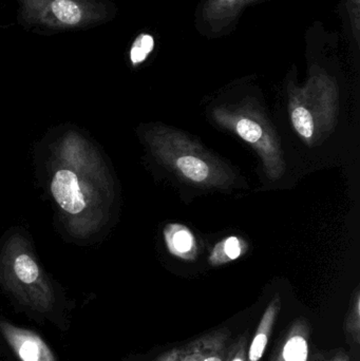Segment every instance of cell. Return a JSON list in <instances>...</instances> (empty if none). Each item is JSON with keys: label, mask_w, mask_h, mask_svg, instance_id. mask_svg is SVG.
Wrapping results in <instances>:
<instances>
[{"label": "cell", "mask_w": 360, "mask_h": 361, "mask_svg": "<svg viewBox=\"0 0 360 361\" xmlns=\"http://www.w3.org/2000/svg\"><path fill=\"white\" fill-rule=\"evenodd\" d=\"M23 6L25 17L50 27H80L101 17L91 0H23Z\"/></svg>", "instance_id": "obj_4"}, {"label": "cell", "mask_w": 360, "mask_h": 361, "mask_svg": "<svg viewBox=\"0 0 360 361\" xmlns=\"http://www.w3.org/2000/svg\"><path fill=\"white\" fill-rule=\"evenodd\" d=\"M154 36L148 33H141L135 42L130 49V61L135 67L143 63L148 59L152 51L154 50Z\"/></svg>", "instance_id": "obj_13"}, {"label": "cell", "mask_w": 360, "mask_h": 361, "mask_svg": "<svg viewBox=\"0 0 360 361\" xmlns=\"http://www.w3.org/2000/svg\"><path fill=\"white\" fill-rule=\"evenodd\" d=\"M0 334L19 361H57L44 339L32 331L0 319Z\"/></svg>", "instance_id": "obj_5"}, {"label": "cell", "mask_w": 360, "mask_h": 361, "mask_svg": "<svg viewBox=\"0 0 360 361\" xmlns=\"http://www.w3.org/2000/svg\"><path fill=\"white\" fill-rule=\"evenodd\" d=\"M152 154L184 182L203 188H228L236 180L223 161L179 129L154 127L147 133Z\"/></svg>", "instance_id": "obj_1"}, {"label": "cell", "mask_w": 360, "mask_h": 361, "mask_svg": "<svg viewBox=\"0 0 360 361\" xmlns=\"http://www.w3.org/2000/svg\"><path fill=\"white\" fill-rule=\"evenodd\" d=\"M249 250V244L242 238L232 235L216 244L209 255V263L213 267L228 264L237 260Z\"/></svg>", "instance_id": "obj_11"}, {"label": "cell", "mask_w": 360, "mask_h": 361, "mask_svg": "<svg viewBox=\"0 0 360 361\" xmlns=\"http://www.w3.org/2000/svg\"><path fill=\"white\" fill-rule=\"evenodd\" d=\"M321 361H350V360H349L347 354L338 353L335 354V355H332L331 357L323 358V360Z\"/></svg>", "instance_id": "obj_17"}, {"label": "cell", "mask_w": 360, "mask_h": 361, "mask_svg": "<svg viewBox=\"0 0 360 361\" xmlns=\"http://www.w3.org/2000/svg\"><path fill=\"white\" fill-rule=\"evenodd\" d=\"M213 121L222 128L238 135L257 152L266 177L278 180L285 173V160L276 129L266 114L252 99L236 107L219 106L211 112Z\"/></svg>", "instance_id": "obj_3"}, {"label": "cell", "mask_w": 360, "mask_h": 361, "mask_svg": "<svg viewBox=\"0 0 360 361\" xmlns=\"http://www.w3.org/2000/svg\"><path fill=\"white\" fill-rule=\"evenodd\" d=\"M158 361H181L180 357V349H173L163 354Z\"/></svg>", "instance_id": "obj_16"}, {"label": "cell", "mask_w": 360, "mask_h": 361, "mask_svg": "<svg viewBox=\"0 0 360 361\" xmlns=\"http://www.w3.org/2000/svg\"><path fill=\"white\" fill-rule=\"evenodd\" d=\"M51 192L59 207L68 214H80L86 208L80 180L69 169H61L55 173L51 182Z\"/></svg>", "instance_id": "obj_8"}, {"label": "cell", "mask_w": 360, "mask_h": 361, "mask_svg": "<svg viewBox=\"0 0 360 361\" xmlns=\"http://www.w3.org/2000/svg\"><path fill=\"white\" fill-rule=\"evenodd\" d=\"M164 239L169 252L177 258L194 261L198 255V243L188 227L171 223L164 228Z\"/></svg>", "instance_id": "obj_10"}, {"label": "cell", "mask_w": 360, "mask_h": 361, "mask_svg": "<svg viewBox=\"0 0 360 361\" xmlns=\"http://www.w3.org/2000/svg\"><path fill=\"white\" fill-rule=\"evenodd\" d=\"M345 331L350 343L355 347L360 345V292L359 288L355 290L351 300L350 307L346 316Z\"/></svg>", "instance_id": "obj_12"}, {"label": "cell", "mask_w": 360, "mask_h": 361, "mask_svg": "<svg viewBox=\"0 0 360 361\" xmlns=\"http://www.w3.org/2000/svg\"><path fill=\"white\" fill-rule=\"evenodd\" d=\"M310 341V324L299 318L290 326L271 361H309Z\"/></svg>", "instance_id": "obj_7"}, {"label": "cell", "mask_w": 360, "mask_h": 361, "mask_svg": "<svg viewBox=\"0 0 360 361\" xmlns=\"http://www.w3.org/2000/svg\"><path fill=\"white\" fill-rule=\"evenodd\" d=\"M228 338L224 329L203 335L180 349L181 361H226Z\"/></svg>", "instance_id": "obj_6"}, {"label": "cell", "mask_w": 360, "mask_h": 361, "mask_svg": "<svg viewBox=\"0 0 360 361\" xmlns=\"http://www.w3.org/2000/svg\"><path fill=\"white\" fill-rule=\"evenodd\" d=\"M244 0H211L209 6V13L211 16L224 17L228 13L234 12L237 6H240Z\"/></svg>", "instance_id": "obj_14"}, {"label": "cell", "mask_w": 360, "mask_h": 361, "mask_svg": "<svg viewBox=\"0 0 360 361\" xmlns=\"http://www.w3.org/2000/svg\"><path fill=\"white\" fill-rule=\"evenodd\" d=\"M247 337L242 335L230 347H228L226 361H249L247 358Z\"/></svg>", "instance_id": "obj_15"}, {"label": "cell", "mask_w": 360, "mask_h": 361, "mask_svg": "<svg viewBox=\"0 0 360 361\" xmlns=\"http://www.w3.org/2000/svg\"><path fill=\"white\" fill-rule=\"evenodd\" d=\"M280 309V297L277 295L273 298V300L271 301L270 305L264 311L257 331L254 335L253 341H252L249 352H247L249 361H260L263 357L264 352H266V347H268Z\"/></svg>", "instance_id": "obj_9"}, {"label": "cell", "mask_w": 360, "mask_h": 361, "mask_svg": "<svg viewBox=\"0 0 360 361\" xmlns=\"http://www.w3.org/2000/svg\"><path fill=\"white\" fill-rule=\"evenodd\" d=\"M289 114L298 137L310 147L321 145L337 125L340 95L333 78L313 74L304 86L290 84Z\"/></svg>", "instance_id": "obj_2"}]
</instances>
